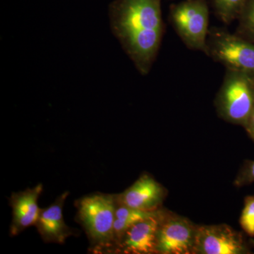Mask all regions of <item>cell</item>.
<instances>
[{
	"label": "cell",
	"instance_id": "cell-1",
	"mask_svg": "<svg viewBox=\"0 0 254 254\" xmlns=\"http://www.w3.org/2000/svg\"><path fill=\"white\" fill-rule=\"evenodd\" d=\"M110 28L138 72H150L163 42L162 0H115L109 8Z\"/></svg>",
	"mask_w": 254,
	"mask_h": 254
},
{
	"label": "cell",
	"instance_id": "cell-2",
	"mask_svg": "<svg viewBox=\"0 0 254 254\" xmlns=\"http://www.w3.org/2000/svg\"><path fill=\"white\" fill-rule=\"evenodd\" d=\"M115 194L95 193L76 200V220L86 232L94 253H115Z\"/></svg>",
	"mask_w": 254,
	"mask_h": 254
},
{
	"label": "cell",
	"instance_id": "cell-3",
	"mask_svg": "<svg viewBox=\"0 0 254 254\" xmlns=\"http://www.w3.org/2000/svg\"><path fill=\"white\" fill-rule=\"evenodd\" d=\"M215 103L222 120L245 127L254 108V76L226 69Z\"/></svg>",
	"mask_w": 254,
	"mask_h": 254
},
{
	"label": "cell",
	"instance_id": "cell-4",
	"mask_svg": "<svg viewBox=\"0 0 254 254\" xmlns=\"http://www.w3.org/2000/svg\"><path fill=\"white\" fill-rule=\"evenodd\" d=\"M209 14L207 0H184L170 5L169 21L188 49L205 54Z\"/></svg>",
	"mask_w": 254,
	"mask_h": 254
},
{
	"label": "cell",
	"instance_id": "cell-5",
	"mask_svg": "<svg viewBox=\"0 0 254 254\" xmlns=\"http://www.w3.org/2000/svg\"><path fill=\"white\" fill-rule=\"evenodd\" d=\"M205 54L226 69L254 76V43L223 27L209 28Z\"/></svg>",
	"mask_w": 254,
	"mask_h": 254
},
{
	"label": "cell",
	"instance_id": "cell-6",
	"mask_svg": "<svg viewBox=\"0 0 254 254\" xmlns=\"http://www.w3.org/2000/svg\"><path fill=\"white\" fill-rule=\"evenodd\" d=\"M197 225L163 210L157 233V254H193Z\"/></svg>",
	"mask_w": 254,
	"mask_h": 254
},
{
	"label": "cell",
	"instance_id": "cell-7",
	"mask_svg": "<svg viewBox=\"0 0 254 254\" xmlns=\"http://www.w3.org/2000/svg\"><path fill=\"white\" fill-rule=\"evenodd\" d=\"M248 252L242 234L229 225H197L193 254H242Z\"/></svg>",
	"mask_w": 254,
	"mask_h": 254
},
{
	"label": "cell",
	"instance_id": "cell-8",
	"mask_svg": "<svg viewBox=\"0 0 254 254\" xmlns=\"http://www.w3.org/2000/svg\"><path fill=\"white\" fill-rule=\"evenodd\" d=\"M166 195V189L148 174H143L125 191L115 194L119 204L145 211L161 208Z\"/></svg>",
	"mask_w": 254,
	"mask_h": 254
},
{
	"label": "cell",
	"instance_id": "cell-9",
	"mask_svg": "<svg viewBox=\"0 0 254 254\" xmlns=\"http://www.w3.org/2000/svg\"><path fill=\"white\" fill-rule=\"evenodd\" d=\"M43 190V185L39 184L33 188L13 193L10 196L9 203L12 208L9 229L11 236H16L28 227L36 225L41 211L38 198Z\"/></svg>",
	"mask_w": 254,
	"mask_h": 254
},
{
	"label": "cell",
	"instance_id": "cell-10",
	"mask_svg": "<svg viewBox=\"0 0 254 254\" xmlns=\"http://www.w3.org/2000/svg\"><path fill=\"white\" fill-rule=\"evenodd\" d=\"M68 193V191L64 192L48 208H41L35 226L46 243L63 245L68 237L76 235L75 230L68 227L63 218L64 205Z\"/></svg>",
	"mask_w": 254,
	"mask_h": 254
},
{
	"label": "cell",
	"instance_id": "cell-11",
	"mask_svg": "<svg viewBox=\"0 0 254 254\" xmlns=\"http://www.w3.org/2000/svg\"><path fill=\"white\" fill-rule=\"evenodd\" d=\"M163 212V209L160 208L155 216L130 227L120 242L117 253L157 254V233Z\"/></svg>",
	"mask_w": 254,
	"mask_h": 254
},
{
	"label": "cell",
	"instance_id": "cell-12",
	"mask_svg": "<svg viewBox=\"0 0 254 254\" xmlns=\"http://www.w3.org/2000/svg\"><path fill=\"white\" fill-rule=\"evenodd\" d=\"M160 210V208L153 211H145V210L129 208L117 203L115 223H114L115 253H117L119 245L123 240V237L125 236V233L130 227L137 222L143 221L155 216L158 213Z\"/></svg>",
	"mask_w": 254,
	"mask_h": 254
},
{
	"label": "cell",
	"instance_id": "cell-13",
	"mask_svg": "<svg viewBox=\"0 0 254 254\" xmlns=\"http://www.w3.org/2000/svg\"><path fill=\"white\" fill-rule=\"evenodd\" d=\"M214 13L225 25H230L239 16L247 0H210Z\"/></svg>",
	"mask_w": 254,
	"mask_h": 254
},
{
	"label": "cell",
	"instance_id": "cell-14",
	"mask_svg": "<svg viewBox=\"0 0 254 254\" xmlns=\"http://www.w3.org/2000/svg\"><path fill=\"white\" fill-rule=\"evenodd\" d=\"M237 21L235 33L254 43V0H247Z\"/></svg>",
	"mask_w": 254,
	"mask_h": 254
},
{
	"label": "cell",
	"instance_id": "cell-15",
	"mask_svg": "<svg viewBox=\"0 0 254 254\" xmlns=\"http://www.w3.org/2000/svg\"><path fill=\"white\" fill-rule=\"evenodd\" d=\"M240 223L242 230L247 235L254 237V195L246 197Z\"/></svg>",
	"mask_w": 254,
	"mask_h": 254
},
{
	"label": "cell",
	"instance_id": "cell-16",
	"mask_svg": "<svg viewBox=\"0 0 254 254\" xmlns=\"http://www.w3.org/2000/svg\"><path fill=\"white\" fill-rule=\"evenodd\" d=\"M254 182V161L245 162L235 181V185L242 187Z\"/></svg>",
	"mask_w": 254,
	"mask_h": 254
},
{
	"label": "cell",
	"instance_id": "cell-17",
	"mask_svg": "<svg viewBox=\"0 0 254 254\" xmlns=\"http://www.w3.org/2000/svg\"><path fill=\"white\" fill-rule=\"evenodd\" d=\"M246 131L250 135L251 138L254 141V108L253 111L251 114L250 118L245 126Z\"/></svg>",
	"mask_w": 254,
	"mask_h": 254
}]
</instances>
